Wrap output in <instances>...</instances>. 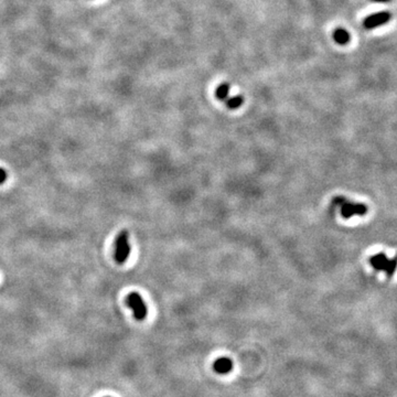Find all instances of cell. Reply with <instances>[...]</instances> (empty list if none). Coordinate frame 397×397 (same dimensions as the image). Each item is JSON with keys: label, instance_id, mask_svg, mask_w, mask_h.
Masks as SVG:
<instances>
[{"label": "cell", "instance_id": "6da1fadb", "mask_svg": "<svg viewBox=\"0 0 397 397\" xmlns=\"http://www.w3.org/2000/svg\"><path fill=\"white\" fill-rule=\"evenodd\" d=\"M370 264L376 272H385L388 278L393 277L397 268V257L388 260L384 253H377L370 258Z\"/></svg>", "mask_w": 397, "mask_h": 397}, {"label": "cell", "instance_id": "9c48e42d", "mask_svg": "<svg viewBox=\"0 0 397 397\" xmlns=\"http://www.w3.org/2000/svg\"><path fill=\"white\" fill-rule=\"evenodd\" d=\"M243 103L244 98L242 95H235V96L226 99V106H228V108L229 109H236L238 107H241Z\"/></svg>", "mask_w": 397, "mask_h": 397}, {"label": "cell", "instance_id": "277c9868", "mask_svg": "<svg viewBox=\"0 0 397 397\" xmlns=\"http://www.w3.org/2000/svg\"><path fill=\"white\" fill-rule=\"evenodd\" d=\"M126 303L127 305H128V307L133 310L134 316L137 320L141 321L145 319L147 316V305L145 304L144 299H142L139 293L137 292L129 293L126 299Z\"/></svg>", "mask_w": 397, "mask_h": 397}, {"label": "cell", "instance_id": "8fae6325", "mask_svg": "<svg viewBox=\"0 0 397 397\" xmlns=\"http://www.w3.org/2000/svg\"><path fill=\"white\" fill-rule=\"evenodd\" d=\"M372 1H374V2H381V3H386V2H391L392 0H372Z\"/></svg>", "mask_w": 397, "mask_h": 397}, {"label": "cell", "instance_id": "3957f363", "mask_svg": "<svg viewBox=\"0 0 397 397\" xmlns=\"http://www.w3.org/2000/svg\"><path fill=\"white\" fill-rule=\"evenodd\" d=\"M130 254V245H129V235L128 232L124 229L119 233L115 243V260L118 264H124L128 260Z\"/></svg>", "mask_w": 397, "mask_h": 397}, {"label": "cell", "instance_id": "5b68a950", "mask_svg": "<svg viewBox=\"0 0 397 397\" xmlns=\"http://www.w3.org/2000/svg\"><path fill=\"white\" fill-rule=\"evenodd\" d=\"M392 19V14L388 13V11H381V13H376L367 15L366 18L363 20V26L365 29L371 30L375 29L377 27L386 25L387 22H390Z\"/></svg>", "mask_w": 397, "mask_h": 397}, {"label": "cell", "instance_id": "8992f818", "mask_svg": "<svg viewBox=\"0 0 397 397\" xmlns=\"http://www.w3.org/2000/svg\"><path fill=\"white\" fill-rule=\"evenodd\" d=\"M233 362L229 357H220L214 363V370L218 374H228L232 371Z\"/></svg>", "mask_w": 397, "mask_h": 397}, {"label": "cell", "instance_id": "52a82bcc", "mask_svg": "<svg viewBox=\"0 0 397 397\" xmlns=\"http://www.w3.org/2000/svg\"><path fill=\"white\" fill-rule=\"evenodd\" d=\"M333 39H335V41L337 45L345 46L350 42L351 37L350 33H349L345 29H343V28H337V29L333 31Z\"/></svg>", "mask_w": 397, "mask_h": 397}, {"label": "cell", "instance_id": "ba28073f", "mask_svg": "<svg viewBox=\"0 0 397 397\" xmlns=\"http://www.w3.org/2000/svg\"><path fill=\"white\" fill-rule=\"evenodd\" d=\"M229 84L228 83H223V84L218 85L217 89H216V98L220 99V101H226L229 97Z\"/></svg>", "mask_w": 397, "mask_h": 397}, {"label": "cell", "instance_id": "7a4b0ae2", "mask_svg": "<svg viewBox=\"0 0 397 397\" xmlns=\"http://www.w3.org/2000/svg\"><path fill=\"white\" fill-rule=\"evenodd\" d=\"M336 204L341 208V215L344 218H351L352 216H363L367 213V206L363 203H352L343 197H336L335 200Z\"/></svg>", "mask_w": 397, "mask_h": 397}, {"label": "cell", "instance_id": "30bf717a", "mask_svg": "<svg viewBox=\"0 0 397 397\" xmlns=\"http://www.w3.org/2000/svg\"><path fill=\"white\" fill-rule=\"evenodd\" d=\"M7 180V172L6 170H3L2 168H0V184L3 183Z\"/></svg>", "mask_w": 397, "mask_h": 397}]
</instances>
